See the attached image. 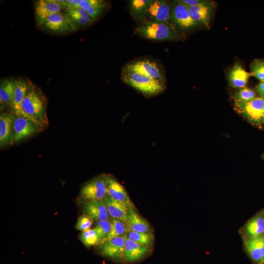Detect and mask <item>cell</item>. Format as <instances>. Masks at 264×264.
<instances>
[{"label": "cell", "instance_id": "cell-1", "mask_svg": "<svg viewBox=\"0 0 264 264\" xmlns=\"http://www.w3.org/2000/svg\"><path fill=\"white\" fill-rule=\"evenodd\" d=\"M45 109L43 96L37 90L29 88L17 115L22 116L38 127L43 128L48 124Z\"/></svg>", "mask_w": 264, "mask_h": 264}, {"label": "cell", "instance_id": "cell-2", "mask_svg": "<svg viewBox=\"0 0 264 264\" xmlns=\"http://www.w3.org/2000/svg\"><path fill=\"white\" fill-rule=\"evenodd\" d=\"M122 79L126 84L148 96L158 94L166 88L164 81L151 78L125 68Z\"/></svg>", "mask_w": 264, "mask_h": 264}, {"label": "cell", "instance_id": "cell-3", "mask_svg": "<svg viewBox=\"0 0 264 264\" xmlns=\"http://www.w3.org/2000/svg\"><path fill=\"white\" fill-rule=\"evenodd\" d=\"M136 32L142 37L152 40H173L179 37L177 31L171 24L152 20L144 22Z\"/></svg>", "mask_w": 264, "mask_h": 264}, {"label": "cell", "instance_id": "cell-4", "mask_svg": "<svg viewBox=\"0 0 264 264\" xmlns=\"http://www.w3.org/2000/svg\"><path fill=\"white\" fill-rule=\"evenodd\" d=\"M107 196L104 175L88 181L83 186L80 191V197L84 201L103 200Z\"/></svg>", "mask_w": 264, "mask_h": 264}, {"label": "cell", "instance_id": "cell-5", "mask_svg": "<svg viewBox=\"0 0 264 264\" xmlns=\"http://www.w3.org/2000/svg\"><path fill=\"white\" fill-rule=\"evenodd\" d=\"M235 107L250 121L259 123L264 116V97H256L247 103L235 101Z\"/></svg>", "mask_w": 264, "mask_h": 264}, {"label": "cell", "instance_id": "cell-6", "mask_svg": "<svg viewBox=\"0 0 264 264\" xmlns=\"http://www.w3.org/2000/svg\"><path fill=\"white\" fill-rule=\"evenodd\" d=\"M125 240V235L106 240L100 244L101 253L112 260H122L124 259Z\"/></svg>", "mask_w": 264, "mask_h": 264}, {"label": "cell", "instance_id": "cell-7", "mask_svg": "<svg viewBox=\"0 0 264 264\" xmlns=\"http://www.w3.org/2000/svg\"><path fill=\"white\" fill-rule=\"evenodd\" d=\"M170 21L182 29L190 28L198 24L191 18L188 7L178 0L172 5Z\"/></svg>", "mask_w": 264, "mask_h": 264}, {"label": "cell", "instance_id": "cell-8", "mask_svg": "<svg viewBox=\"0 0 264 264\" xmlns=\"http://www.w3.org/2000/svg\"><path fill=\"white\" fill-rule=\"evenodd\" d=\"M42 25L47 30L54 33H63L76 29V26L67 15L61 12L49 15Z\"/></svg>", "mask_w": 264, "mask_h": 264}, {"label": "cell", "instance_id": "cell-9", "mask_svg": "<svg viewBox=\"0 0 264 264\" xmlns=\"http://www.w3.org/2000/svg\"><path fill=\"white\" fill-rule=\"evenodd\" d=\"M104 176L106 184L107 196L126 204L129 207H133L124 187L111 175L105 174Z\"/></svg>", "mask_w": 264, "mask_h": 264}, {"label": "cell", "instance_id": "cell-10", "mask_svg": "<svg viewBox=\"0 0 264 264\" xmlns=\"http://www.w3.org/2000/svg\"><path fill=\"white\" fill-rule=\"evenodd\" d=\"M172 6L164 0H151L149 4L147 15L152 21L170 23Z\"/></svg>", "mask_w": 264, "mask_h": 264}, {"label": "cell", "instance_id": "cell-11", "mask_svg": "<svg viewBox=\"0 0 264 264\" xmlns=\"http://www.w3.org/2000/svg\"><path fill=\"white\" fill-rule=\"evenodd\" d=\"M126 69L151 78L164 81V77L157 65L148 60H138L128 64Z\"/></svg>", "mask_w": 264, "mask_h": 264}, {"label": "cell", "instance_id": "cell-12", "mask_svg": "<svg viewBox=\"0 0 264 264\" xmlns=\"http://www.w3.org/2000/svg\"><path fill=\"white\" fill-rule=\"evenodd\" d=\"M39 127L27 118L15 114L13 124V141L19 142L34 134Z\"/></svg>", "mask_w": 264, "mask_h": 264}, {"label": "cell", "instance_id": "cell-13", "mask_svg": "<svg viewBox=\"0 0 264 264\" xmlns=\"http://www.w3.org/2000/svg\"><path fill=\"white\" fill-rule=\"evenodd\" d=\"M64 7H79L86 10L95 21L106 7V2L102 0H66Z\"/></svg>", "mask_w": 264, "mask_h": 264}, {"label": "cell", "instance_id": "cell-14", "mask_svg": "<svg viewBox=\"0 0 264 264\" xmlns=\"http://www.w3.org/2000/svg\"><path fill=\"white\" fill-rule=\"evenodd\" d=\"M246 252L256 264H264V236L248 237L244 242Z\"/></svg>", "mask_w": 264, "mask_h": 264}, {"label": "cell", "instance_id": "cell-15", "mask_svg": "<svg viewBox=\"0 0 264 264\" xmlns=\"http://www.w3.org/2000/svg\"><path fill=\"white\" fill-rule=\"evenodd\" d=\"M63 7L57 0H40L35 3V13L39 23L43 24L49 15L59 13Z\"/></svg>", "mask_w": 264, "mask_h": 264}, {"label": "cell", "instance_id": "cell-16", "mask_svg": "<svg viewBox=\"0 0 264 264\" xmlns=\"http://www.w3.org/2000/svg\"><path fill=\"white\" fill-rule=\"evenodd\" d=\"M15 114L3 113L0 115V146L14 143L13 124Z\"/></svg>", "mask_w": 264, "mask_h": 264}, {"label": "cell", "instance_id": "cell-17", "mask_svg": "<svg viewBox=\"0 0 264 264\" xmlns=\"http://www.w3.org/2000/svg\"><path fill=\"white\" fill-rule=\"evenodd\" d=\"M83 208L85 214L93 220L98 221L108 220L110 218L103 200L84 201Z\"/></svg>", "mask_w": 264, "mask_h": 264}, {"label": "cell", "instance_id": "cell-18", "mask_svg": "<svg viewBox=\"0 0 264 264\" xmlns=\"http://www.w3.org/2000/svg\"><path fill=\"white\" fill-rule=\"evenodd\" d=\"M148 247L139 244L126 237L124 247V259L133 263L144 258L149 253Z\"/></svg>", "mask_w": 264, "mask_h": 264}, {"label": "cell", "instance_id": "cell-19", "mask_svg": "<svg viewBox=\"0 0 264 264\" xmlns=\"http://www.w3.org/2000/svg\"><path fill=\"white\" fill-rule=\"evenodd\" d=\"M212 2H208L195 6L188 7L192 19L198 24L201 23L207 27L209 23L213 11Z\"/></svg>", "mask_w": 264, "mask_h": 264}, {"label": "cell", "instance_id": "cell-20", "mask_svg": "<svg viewBox=\"0 0 264 264\" xmlns=\"http://www.w3.org/2000/svg\"><path fill=\"white\" fill-rule=\"evenodd\" d=\"M103 201L111 218L120 220L125 222L129 208L128 205L115 200L108 196L103 200Z\"/></svg>", "mask_w": 264, "mask_h": 264}, {"label": "cell", "instance_id": "cell-21", "mask_svg": "<svg viewBox=\"0 0 264 264\" xmlns=\"http://www.w3.org/2000/svg\"><path fill=\"white\" fill-rule=\"evenodd\" d=\"M125 223L128 228L132 231L150 233V227L148 222L137 213L134 206L129 207Z\"/></svg>", "mask_w": 264, "mask_h": 264}, {"label": "cell", "instance_id": "cell-22", "mask_svg": "<svg viewBox=\"0 0 264 264\" xmlns=\"http://www.w3.org/2000/svg\"><path fill=\"white\" fill-rule=\"evenodd\" d=\"M66 12L67 16L75 26H85L95 21L86 10L81 8H66Z\"/></svg>", "mask_w": 264, "mask_h": 264}, {"label": "cell", "instance_id": "cell-23", "mask_svg": "<svg viewBox=\"0 0 264 264\" xmlns=\"http://www.w3.org/2000/svg\"><path fill=\"white\" fill-rule=\"evenodd\" d=\"M250 76V74L241 66L236 65L231 69L228 79L231 86L242 88L247 83Z\"/></svg>", "mask_w": 264, "mask_h": 264}, {"label": "cell", "instance_id": "cell-24", "mask_svg": "<svg viewBox=\"0 0 264 264\" xmlns=\"http://www.w3.org/2000/svg\"><path fill=\"white\" fill-rule=\"evenodd\" d=\"M29 87L23 80L15 81V89L11 105L15 114L18 113L21 104L25 96Z\"/></svg>", "mask_w": 264, "mask_h": 264}, {"label": "cell", "instance_id": "cell-25", "mask_svg": "<svg viewBox=\"0 0 264 264\" xmlns=\"http://www.w3.org/2000/svg\"><path fill=\"white\" fill-rule=\"evenodd\" d=\"M248 237H257L264 233V217L258 215L249 220L244 227Z\"/></svg>", "mask_w": 264, "mask_h": 264}, {"label": "cell", "instance_id": "cell-26", "mask_svg": "<svg viewBox=\"0 0 264 264\" xmlns=\"http://www.w3.org/2000/svg\"><path fill=\"white\" fill-rule=\"evenodd\" d=\"M15 81L6 79L0 85V103L1 106H11L15 89Z\"/></svg>", "mask_w": 264, "mask_h": 264}, {"label": "cell", "instance_id": "cell-27", "mask_svg": "<svg viewBox=\"0 0 264 264\" xmlns=\"http://www.w3.org/2000/svg\"><path fill=\"white\" fill-rule=\"evenodd\" d=\"M150 0H132L130 1L131 12L136 19L142 20L145 18Z\"/></svg>", "mask_w": 264, "mask_h": 264}, {"label": "cell", "instance_id": "cell-28", "mask_svg": "<svg viewBox=\"0 0 264 264\" xmlns=\"http://www.w3.org/2000/svg\"><path fill=\"white\" fill-rule=\"evenodd\" d=\"M126 237L140 245L148 247L153 242V237L150 233L138 232L129 228L127 230Z\"/></svg>", "mask_w": 264, "mask_h": 264}, {"label": "cell", "instance_id": "cell-29", "mask_svg": "<svg viewBox=\"0 0 264 264\" xmlns=\"http://www.w3.org/2000/svg\"><path fill=\"white\" fill-rule=\"evenodd\" d=\"M80 239L87 247L100 245L102 243V241L94 228L83 231L80 235Z\"/></svg>", "mask_w": 264, "mask_h": 264}, {"label": "cell", "instance_id": "cell-30", "mask_svg": "<svg viewBox=\"0 0 264 264\" xmlns=\"http://www.w3.org/2000/svg\"><path fill=\"white\" fill-rule=\"evenodd\" d=\"M110 220L111 222V229L107 239L125 235L129 229L125 222L120 220L112 218H111Z\"/></svg>", "mask_w": 264, "mask_h": 264}, {"label": "cell", "instance_id": "cell-31", "mask_svg": "<svg viewBox=\"0 0 264 264\" xmlns=\"http://www.w3.org/2000/svg\"><path fill=\"white\" fill-rule=\"evenodd\" d=\"M235 101L247 103L256 98L255 91L251 88L244 87L240 89L235 94Z\"/></svg>", "mask_w": 264, "mask_h": 264}, {"label": "cell", "instance_id": "cell-32", "mask_svg": "<svg viewBox=\"0 0 264 264\" xmlns=\"http://www.w3.org/2000/svg\"><path fill=\"white\" fill-rule=\"evenodd\" d=\"M110 229L111 222L110 220L97 221L94 229L100 237L102 242L107 239V237L110 231Z\"/></svg>", "mask_w": 264, "mask_h": 264}, {"label": "cell", "instance_id": "cell-33", "mask_svg": "<svg viewBox=\"0 0 264 264\" xmlns=\"http://www.w3.org/2000/svg\"><path fill=\"white\" fill-rule=\"evenodd\" d=\"M93 220L88 215L84 214L78 219L75 227L78 230L86 231L89 229Z\"/></svg>", "mask_w": 264, "mask_h": 264}, {"label": "cell", "instance_id": "cell-34", "mask_svg": "<svg viewBox=\"0 0 264 264\" xmlns=\"http://www.w3.org/2000/svg\"><path fill=\"white\" fill-rule=\"evenodd\" d=\"M251 75L261 82H264V62L255 64L252 69Z\"/></svg>", "mask_w": 264, "mask_h": 264}, {"label": "cell", "instance_id": "cell-35", "mask_svg": "<svg viewBox=\"0 0 264 264\" xmlns=\"http://www.w3.org/2000/svg\"><path fill=\"white\" fill-rule=\"evenodd\" d=\"M178 1L187 7L195 6L209 1L204 0H179Z\"/></svg>", "mask_w": 264, "mask_h": 264}, {"label": "cell", "instance_id": "cell-36", "mask_svg": "<svg viewBox=\"0 0 264 264\" xmlns=\"http://www.w3.org/2000/svg\"><path fill=\"white\" fill-rule=\"evenodd\" d=\"M256 90L260 95L264 97V82H261L257 86Z\"/></svg>", "mask_w": 264, "mask_h": 264}, {"label": "cell", "instance_id": "cell-37", "mask_svg": "<svg viewBox=\"0 0 264 264\" xmlns=\"http://www.w3.org/2000/svg\"><path fill=\"white\" fill-rule=\"evenodd\" d=\"M263 119L264 122V117H263Z\"/></svg>", "mask_w": 264, "mask_h": 264}]
</instances>
